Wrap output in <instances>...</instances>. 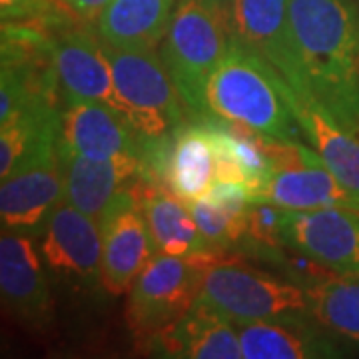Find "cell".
<instances>
[{
    "label": "cell",
    "instance_id": "5",
    "mask_svg": "<svg viewBox=\"0 0 359 359\" xmlns=\"http://www.w3.org/2000/svg\"><path fill=\"white\" fill-rule=\"evenodd\" d=\"M196 302L233 325L308 311L306 287L250 268L236 254H226L205 269Z\"/></svg>",
    "mask_w": 359,
    "mask_h": 359
},
{
    "label": "cell",
    "instance_id": "24",
    "mask_svg": "<svg viewBox=\"0 0 359 359\" xmlns=\"http://www.w3.org/2000/svg\"><path fill=\"white\" fill-rule=\"evenodd\" d=\"M285 212L280 205L269 202H250L245 210V236L257 252H278L283 242V218Z\"/></svg>",
    "mask_w": 359,
    "mask_h": 359
},
{
    "label": "cell",
    "instance_id": "3",
    "mask_svg": "<svg viewBox=\"0 0 359 359\" xmlns=\"http://www.w3.org/2000/svg\"><path fill=\"white\" fill-rule=\"evenodd\" d=\"M233 39L230 16L205 0L176 2L160 56L182 100L196 114H208V80L230 52Z\"/></svg>",
    "mask_w": 359,
    "mask_h": 359
},
{
    "label": "cell",
    "instance_id": "20",
    "mask_svg": "<svg viewBox=\"0 0 359 359\" xmlns=\"http://www.w3.org/2000/svg\"><path fill=\"white\" fill-rule=\"evenodd\" d=\"M176 0H112L96 32L104 44L128 50H156L166 39Z\"/></svg>",
    "mask_w": 359,
    "mask_h": 359
},
{
    "label": "cell",
    "instance_id": "2",
    "mask_svg": "<svg viewBox=\"0 0 359 359\" xmlns=\"http://www.w3.org/2000/svg\"><path fill=\"white\" fill-rule=\"evenodd\" d=\"M292 86L273 66L233 39L230 52L205 86L208 114L268 134L299 142L302 128L290 102Z\"/></svg>",
    "mask_w": 359,
    "mask_h": 359
},
{
    "label": "cell",
    "instance_id": "22",
    "mask_svg": "<svg viewBox=\"0 0 359 359\" xmlns=\"http://www.w3.org/2000/svg\"><path fill=\"white\" fill-rule=\"evenodd\" d=\"M308 313L323 330L359 344V276L332 273L309 283Z\"/></svg>",
    "mask_w": 359,
    "mask_h": 359
},
{
    "label": "cell",
    "instance_id": "4",
    "mask_svg": "<svg viewBox=\"0 0 359 359\" xmlns=\"http://www.w3.org/2000/svg\"><path fill=\"white\" fill-rule=\"evenodd\" d=\"M224 256L226 250L216 248L190 256L154 254L132 283L126 304V323L138 346H144L192 309L200 295L204 271Z\"/></svg>",
    "mask_w": 359,
    "mask_h": 359
},
{
    "label": "cell",
    "instance_id": "13",
    "mask_svg": "<svg viewBox=\"0 0 359 359\" xmlns=\"http://www.w3.org/2000/svg\"><path fill=\"white\" fill-rule=\"evenodd\" d=\"M146 136L130 124L120 112L100 102H66L60 114L58 146L65 152L112 160L122 156H142Z\"/></svg>",
    "mask_w": 359,
    "mask_h": 359
},
{
    "label": "cell",
    "instance_id": "26",
    "mask_svg": "<svg viewBox=\"0 0 359 359\" xmlns=\"http://www.w3.org/2000/svg\"><path fill=\"white\" fill-rule=\"evenodd\" d=\"M110 2L112 0H62V4L72 13V16L84 25L96 22Z\"/></svg>",
    "mask_w": 359,
    "mask_h": 359
},
{
    "label": "cell",
    "instance_id": "6",
    "mask_svg": "<svg viewBox=\"0 0 359 359\" xmlns=\"http://www.w3.org/2000/svg\"><path fill=\"white\" fill-rule=\"evenodd\" d=\"M104 44V42H102ZM112 68L122 116L148 138H162L184 126V100L154 50H128L104 44Z\"/></svg>",
    "mask_w": 359,
    "mask_h": 359
},
{
    "label": "cell",
    "instance_id": "12",
    "mask_svg": "<svg viewBox=\"0 0 359 359\" xmlns=\"http://www.w3.org/2000/svg\"><path fill=\"white\" fill-rule=\"evenodd\" d=\"M0 292L4 309L28 327L44 330L54 320L48 280L34 242L18 231L0 238Z\"/></svg>",
    "mask_w": 359,
    "mask_h": 359
},
{
    "label": "cell",
    "instance_id": "17",
    "mask_svg": "<svg viewBox=\"0 0 359 359\" xmlns=\"http://www.w3.org/2000/svg\"><path fill=\"white\" fill-rule=\"evenodd\" d=\"M290 311L269 320L236 325L244 359L335 358L337 349L321 332L320 323Z\"/></svg>",
    "mask_w": 359,
    "mask_h": 359
},
{
    "label": "cell",
    "instance_id": "28",
    "mask_svg": "<svg viewBox=\"0 0 359 359\" xmlns=\"http://www.w3.org/2000/svg\"><path fill=\"white\" fill-rule=\"evenodd\" d=\"M353 132H355V134H358V136H359V126L355 130H353Z\"/></svg>",
    "mask_w": 359,
    "mask_h": 359
},
{
    "label": "cell",
    "instance_id": "10",
    "mask_svg": "<svg viewBox=\"0 0 359 359\" xmlns=\"http://www.w3.org/2000/svg\"><path fill=\"white\" fill-rule=\"evenodd\" d=\"M231 28L236 39L273 66L295 94H311L290 25V0H233Z\"/></svg>",
    "mask_w": 359,
    "mask_h": 359
},
{
    "label": "cell",
    "instance_id": "14",
    "mask_svg": "<svg viewBox=\"0 0 359 359\" xmlns=\"http://www.w3.org/2000/svg\"><path fill=\"white\" fill-rule=\"evenodd\" d=\"M252 202H269L290 212L321 208H349L359 212L358 196L349 192L320 156L306 146L295 162L273 170L256 192H252Z\"/></svg>",
    "mask_w": 359,
    "mask_h": 359
},
{
    "label": "cell",
    "instance_id": "21",
    "mask_svg": "<svg viewBox=\"0 0 359 359\" xmlns=\"http://www.w3.org/2000/svg\"><path fill=\"white\" fill-rule=\"evenodd\" d=\"M138 204L152 233L156 254L190 256L210 248L202 231L198 230L190 205L170 192L166 186L144 180Z\"/></svg>",
    "mask_w": 359,
    "mask_h": 359
},
{
    "label": "cell",
    "instance_id": "11",
    "mask_svg": "<svg viewBox=\"0 0 359 359\" xmlns=\"http://www.w3.org/2000/svg\"><path fill=\"white\" fill-rule=\"evenodd\" d=\"M283 242L330 271L359 276V212L355 210H287Z\"/></svg>",
    "mask_w": 359,
    "mask_h": 359
},
{
    "label": "cell",
    "instance_id": "7",
    "mask_svg": "<svg viewBox=\"0 0 359 359\" xmlns=\"http://www.w3.org/2000/svg\"><path fill=\"white\" fill-rule=\"evenodd\" d=\"M60 158L65 172V200L92 216L100 228L122 208L138 204L144 182L142 156L92 160L60 150Z\"/></svg>",
    "mask_w": 359,
    "mask_h": 359
},
{
    "label": "cell",
    "instance_id": "19",
    "mask_svg": "<svg viewBox=\"0 0 359 359\" xmlns=\"http://www.w3.org/2000/svg\"><path fill=\"white\" fill-rule=\"evenodd\" d=\"M290 102L302 134L330 172L359 198V136L346 128L313 94H295Z\"/></svg>",
    "mask_w": 359,
    "mask_h": 359
},
{
    "label": "cell",
    "instance_id": "16",
    "mask_svg": "<svg viewBox=\"0 0 359 359\" xmlns=\"http://www.w3.org/2000/svg\"><path fill=\"white\" fill-rule=\"evenodd\" d=\"M140 347L160 358H242L240 334L233 330V323L219 318L218 313L198 302L182 320L164 327Z\"/></svg>",
    "mask_w": 359,
    "mask_h": 359
},
{
    "label": "cell",
    "instance_id": "8",
    "mask_svg": "<svg viewBox=\"0 0 359 359\" xmlns=\"http://www.w3.org/2000/svg\"><path fill=\"white\" fill-rule=\"evenodd\" d=\"M65 198V172L58 136L44 140L0 186L2 230L25 231L42 226Z\"/></svg>",
    "mask_w": 359,
    "mask_h": 359
},
{
    "label": "cell",
    "instance_id": "9",
    "mask_svg": "<svg viewBox=\"0 0 359 359\" xmlns=\"http://www.w3.org/2000/svg\"><path fill=\"white\" fill-rule=\"evenodd\" d=\"M52 62L66 102H100L122 114L112 68L98 32L70 22L56 25L52 30Z\"/></svg>",
    "mask_w": 359,
    "mask_h": 359
},
{
    "label": "cell",
    "instance_id": "25",
    "mask_svg": "<svg viewBox=\"0 0 359 359\" xmlns=\"http://www.w3.org/2000/svg\"><path fill=\"white\" fill-rule=\"evenodd\" d=\"M0 13L2 22H66L72 16L62 0H0Z\"/></svg>",
    "mask_w": 359,
    "mask_h": 359
},
{
    "label": "cell",
    "instance_id": "18",
    "mask_svg": "<svg viewBox=\"0 0 359 359\" xmlns=\"http://www.w3.org/2000/svg\"><path fill=\"white\" fill-rule=\"evenodd\" d=\"M154 254V240L140 204L122 208L102 228L100 283L104 290L112 295L128 294Z\"/></svg>",
    "mask_w": 359,
    "mask_h": 359
},
{
    "label": "cell",
    "instance_id": "15",
    "mask_svg": "<svg viewBox=\"0 0 359 359\" xmlns=\"http://www.w3.org/2000/svg\"><path fill=\"white\" fill-rule=\"evenodd\" d=\"M42 256L56 273L100 282L102 228L96 219L60 200L46 219Z\"/></svg>",
    "mask_w": 359,
    "mask_h": 359
},
{
    "label": "cell",
    "instance_id": "1",
    "mask_svg": "<svg viewBox=\"0 0 359 359\" xmlns=\"http://www.w3.org/2000/svg\"><path fill=\"white\" fill-rule=\"evenodd\" d=\"M290 25L311 94L359 126V13L349 0H290Z\"/></svg>",
    "mask_w": 359,
    "mask_h": 359
},
{
    "label": "cell",
    "instance_id": "23",
    "mask_svg": "<svg viewBox=\"0 0 359 359\" xmlns=\"http://www.w3.org/2000/svg\"><path fill=\"white\" fill-rule=\"evenodd\" d=\"M190 212L202 231L205 244L216 250H226L242 242L245 236V210H230L212 202L208 196L188 202Z\"/></svg>",
    "mask_w": 359,
    "mask_h": 359
},
{
    "label": "cell",
    "instance_id": "27",
    "mask_svg": "<svg viewBox=\"0 0 359 359\" xmlns=\"http://www.w3.org/2000/svg\"><path fill=\"white\" fill-rule=\"evenodd\" d=\"M212 8H216L218 13L226 14L231 18V6H233V0H205Z\"/></svg>",
    "mask_w": 359,
    "mask_h": 359
}]
</instances>
